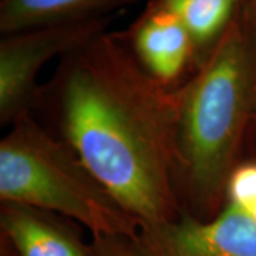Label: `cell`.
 Segmentation results:
<instances>
[{"instance_id": "cell-1", "label": "cell", "mask_w": 256, "mask_h": 256, "mask_svg": "<svg viewBox=\"0 0 256 256\" xmlns=\"http://www.w3.org/2000/svg\"><path fill=\"white\" fill-rule=\"evenodd\" d=\"M54 92L63 141L121 206L138 224L180 216L178 88L104 32L62 57Z\"/></svg>"}, {"instance_id": "cell-2", "label": "cell", "mask_w": 256, "mask_h": 256, "mask_svg": "<svg viewBox=\"0 0 256 256\" xmlns=\"http://www.w3.org/2000/svg\"><path fill=\"white\" fill-rule=\"evenodd\" d=\"M176 176L196 210L215 216L255 117L256 26L245 0L198 72L178 87Z\"/></svg>"}, {"instance_id": "cell-3", "label": "cell", "mask_w": 256, "mask_h": 256, "mask_svg": "<svg viewBox=\"0 0 256 256\" xmlns=\"http://www.w3.org/2000/svg\"><path fill=\"white\" fill-rule=\"evenodd\" d=\"M0 200L77 220L92 236L130 239L140 226L70 146L30 114L0 141Z\"/></svg>"}, {"instance_id": "cell-4", "label": "cell", "mask_w": 256, "mask_h": 256, "mask_svg": "<svg viewBox=\"0 0 256 256\" xmlns=\"http://www.w3.org/2000/svg\"><path fill=\"white\" fill-rule=\"evenodd\" d=\"M108 18L22 30L0 40V122L9 126L28 114L37 97V74L106 32Z\"/></svg>"}, {"instance_id": "cell-5", "label": "cell", "mask_w": 256, "mask_h": 256, "mask_svg": "<svg viewBox=\"0 0 256 256\" xmlns=\"http://www.w3.org/2000/svg\"><path fill=\"white\" fill-rule=\"evenodd\" d=\"M127 245L131 256H256V220L226 202L206 220L182 210L174 220L140 224Z\"/></svg>"}, {"instance_id": "cell-6", "label": "cell", "mask_w": 256, "mask_h": 256, "mask_svg": "<svg viewBox=\"0 0 256 256\" xmlns=\"http://www.w3.org/2000/svg\"><path fill=\"white\" fill-rule=\"evenodd\" d=\"M128 37L138 63L150 76L168 87L181 77L198 53L181 20L156 0L136 22Z\"/></svg>"}, {"instance_id": "cell-7", "label": "cell", "mask_w": 256, "mask_h": 256, "mask_svg": "<svg viewBox=\"0 0 256 256\" xmlns=\"http://www.w3.org/2000/svg\"><path fill=\"white\" fill-rule=\"evenodd\" d=\"M54 215L22 204L2 202V239L16 256H96L92 244H84L78 234Z\"/></svg>"}, {"instance_id": "cell-8", "label": "cell", "mask_w": 256, "mask_h": 256, "mask_svg": "<svg viewBox=\"0 0 256 256\" xmlns=\"http://www.w3.org/2000/svg\"><path fill=\"white\" fill-rule=\"evenodd\" d=\"M136 0H2L0 32L10 34L22 30L60 23L107 18L112 10Z\"/></svg>"}, {"instance_id": "cell-9", "label": "cell", "mask_w": 256, "mask_h": 256, "mask_svg": "<svg viewBox=\"0 0 256 256\" xmlns=\"http://www.w3.org/2000/svg\"><path fill=\"white\" fill-rule=\"evenodd\" d=\"M160 6L181 20L190 32L196 50L216 44L230 22L236 16L244 0H156Z\"/></svg>"}, {"instance_id": "cell-10", "label": "cell", "mask_w": 256, "mask_h": 256, "mask_svg": "<svg viewBox=\"0 0 256 256\" xmlns=\"http://www.w3.org/2000/svg\"><path fill=\"white\" fill-rule=\"evenodd\" d=\"M256 201V161L242 162L229 175L225 204H234L240 210H246Z\"/></svg>"}, {"instance_id": "cell-11", "label": "cell", "mask_w": 256, "mask_h": 256, "mask_svg": "<svg viewBox=\"0 0 256 256\" xmlns=\"http://www.w3.org/2000/svg\"><path fill=\"white\" fill-rule=\"evenodd\" d=\"M96 256H131L127 239L116 236H92Z\"/></svg>"}, {"instance_id": "cell-12", "label": "cell", "mask_w": 256, "mask_h": 256, "mask_svg": "<svg viewBox=\"0 0 256 256\" xmlns=\"http://www.w3.org/2000/svg\"><path fill=\"white\" fill-rule=\"evenodd\" d=\"M245 6L254 20V24L256 26V0H245Z\"/></svg>"}, {"instance_id": "cell-13", "label": "cell", "mask_w": 256, "mask_h": 256, "mask_svg": "<svg viewBox=\"0 0 256 256\" xmlns=\"http://www.w3.org/2000/svg\"><path fill=\"white\" fill-rule=\"evenodd\" d=\"M12 248L9 246V244L4 240V239H2V254L0 256H12Z\"/></svg>"}, {"instance_id": "cell-14", "label": "cell", "mask_w": 256, "mask_h": 256, "mask_svg": "<svg viewBox=\"0 0 256 256\" xmlns=\"http://www.w3.org/2000/svg\"><path fill=\"white\" fill-rule=\"evenodd\" d=\"M245 212H246L248 215H249V216H250L252 220H256V201L254 202V204H252V205H250L249 208H246V210H245Z\"/></svg>"}, {"instance_id": "cell-15", "label": "cell", "mask_w": 256, "mask_h": 256, "mask_svg": "<svg viewBox=\"0 0 256 256\" xmlns=\"http://www.w3.org/2000/svg\"><path fill=\"white\" fill-rule=\"evenodd\" d=\"M254 120H256V97H255V117H254Z\"/></svg>"}]
</instances>
